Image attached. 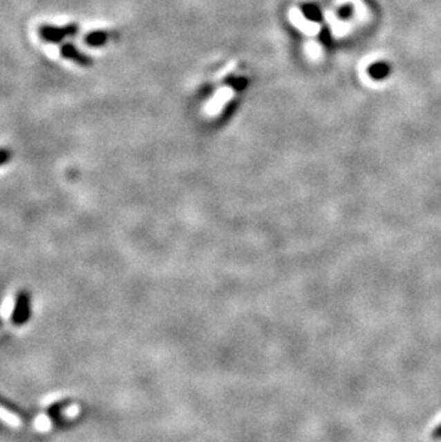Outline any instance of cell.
Instances as JSON below:
<instances>
[{"label": "cell", "instance_id": "1", "mask_svg": "<svg viewBox=\"0 0 441 442\" xmlns=\"http://www.w3.org/2000/svg\"><path fill=\"white\" fill-rule=\"evenodd\" d=\"M77 32H79V26L75 23L64 28L50 26V25H44L39 28V36L48 44H60L64 42L66 37L75 36Z\"/></svg>", "mask_w": 441, "mask_h": 442}, {"label": "cell", "instance_id": "2", "mask_svg": "<svg viewBox=\"0 0 441 442\" xmlns=\"http://www.w3.org/2000/svg\"><path fill=\"white\" fill-rule=\"evenodd\" d=\"M29 315H30V298H29V294L20 292L19 296H17V300H16V307H15L13 315H12L13 324L17 325V327L24 325L25 323H28Z\"/></svg>", "mask_w": 441, "mask_h": 442}, {"label": "cell", "instance_id": "3", "mask_svg": "<svg viewBox=\"0 0 441 442\" xmlns=\"http://www.w3.org/2000/svg\"><path fill=\"white\" fill-rule=\"evenodd\" d=\"M60 55H62V57H65V59H68V60H72V62L77 64L79 66H84V68H89V66H92V64H93V60H92L88 55L80 52V50H79L75 45H72V44H65V45H62V48H60Z\"/></svg>", "mask_w": 441, "mask_h": 442}, {"label": "cell", "instance_id": "4", "mask_svg": "<svg viewBox=\"0 0 441 442\" xmlns=\"http://www.w3.org/2000/svg\"><path fill=\"white\" fill-rule=\"evenodd\" d=\"M111 39V33L106 30H92L85 36V44L91 48H102Z\"/></svg>", "mask_w": 441, "mask_h": 442}, {"label": "cell", "instance_id": "5", "mask_svg": "<svg viewBox=\"0 0 441 442\" xmlns=\"http://www.w3.org/2000/svg\"><path fill=\"white\" fill-rule=\"evenodd\" d=\"M0 419L5 421V423H8L12 427H20V424H22V423H20V418L17 415H15L13 412L8 411L2 405H0Z\"/></svg>", "mask_w": 441, "mask_h": 442}, {"label": "cell", "instance_id": "6", "mask_svg": "<svg viewBox=\"0 0 441 442\" xmlns=\"http://www.w3.org/2000/svg\"><path fill=\"white\" fill-rule=\"evenodd\" d=\"M12 157V152L9 149H0V166L8 164Z\"/></svg>", "mask_w": 441, "mask_h": 442}, {"label": "cell", "instance_id": "7", "mask_svg": "<svg viewBox=\"0 0 441 442\" xmlns=\"http://www.w3.org/2000/svg\"><path fill=\"white\" fill-rule=\"evenodd\" d=\"M433 438L434 439H441V424L433 431Z\"/></svg>", "mask_w": 441, "mask_h": 442}]
</instances>
